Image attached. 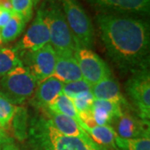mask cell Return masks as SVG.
<instances>
[{
    "label": "cell",
    "mask_w": 150,
    "mask_h": 150,
    "mask_svg": "<svg viewBox=\"0 0 150 150\" xmlns=\"http://www.w3.org/2000/svg\"><path fill=\"white\" fill-rule=\"evenodd\" d=\"M96 23L108 58L123 74L149 70V23L134 15L98 13Z\"/></svg>",
    "instance_id": "obj_1"
},
{
    "label": "cell",
    "mask_w": 150,
    "mask_h": 150,
    "mask_svg": "<svg viewBox=\"0 0 150 150\" xmlns=\"http://www.w3.org/2000/svg\"><path fill=\"white\" fill-rule=\"evenodd\" d=\"M29 136L31 150H108L93 141L65 136L45 118H38L33 123Z\"/></svg>",
    "instance_id": "obj_2"
},
{
    "label": "cell",
    "mask_w": 150,
    "mask_h": 150,
    "mask_svg": "<svg viewBox=\"0 0 150 150\" xmlns=\"http://www.w3.org/2000/svg\"><path fill=\"white\" fill-rule=\"evenodd\" d=\"M41 9L49 31L50 44L56 54H74L77 47L60 3L48 0Z\"/></svg>",
    "instance_id": "obj_3"
},
{
    "label": "cell",
    "mask_w": 150,
    "mask_h": 150,
    "mask_svg": "<svg viewBox=\"0 0 150 150\" xmlns=\"http://www.w3.org/2000/svg\"><path fill=\"white\" fill-rule=\"evenodd\" d=\"M77 48L91 49L94 29L89 16L78 0H59Z\"/></svg>",
    "instance_id": "obj_4"
},
{
    "label": "cell",
    "mask_w": 150,
    "mask_h": 150,
    "mask_svg": "<svg viewBox=\"0 0 150 150\" xmlns=\"http://www.w3.org/2000/svg\"><path fill=\"white\" fill-rule=\"evenodd\" d=\"M36 84L37 81L30 70L22 64L8 72L1 80L4 96L11 103H23L32 97Z\"/></svg>",
    "instance_id": "obj_5"
},
{
    "label": "cell",
    "mask_w": 150,
    "mask_h": 150,
    "mask_svg": "<svg viewBox=\"0 0 150 150\" xmlns=\"http://www.w3.org/2000/svg\"><path fill=\"white\" fill-rule=\"evenodd\" d=\"M125 90L136 115L150 123L149 71L146 70L131 75L125 84Z\"/></svg>",
    "instance_id": "obj_6"
},
{
    "label": "cell",
    "mask_w": 150,
    "mask_h": 150,
    "mask_svg": "<svg viewBox=\"0 0 150 150\" xmlns=\"http://www.w3.org/2000/svg\"><path fill=\"white\" fill-rule=\"evenodd\" d=\"M74 57L80 69L83 79L91 86L112 76L107 64L92 49L77 48Z\"/></svg>",
    "instance_id": "obj_7"
},
{
    "label": "cell",
    "mask_w": 150,
    "mask_h": 150,
    "mask_svg": "<svg viewBox=\"0 0 150 150\" xmlns=\"http://www.w3.org/2000/svg\"><path fill=\"white\" fill-rule=\"evenodd\" d=\"M98 13L147 16L150 0H86Z\"/></svg>",
    "instance_id": "obj_8"
},
{
    "label": "cell",
    "mask_w": 150,
    "mask_h": 150,
    "mask_svg": "<svg viewBox=\"0 0 150 150\" xmlns=\"http://www.w3.org/2000/svg\"><path fill=\"white\" fill-rule=\"evenodd\" d=\"M130 106L123 107L122 112L112 119L109 126L118 137L123 139H150V123L129 112Z\"/></svg>",
    "instance_id": "obj_9"
},
{
    "label": "cell",
    "mask_w": 150,
    "mask_h": 150,
    "mask_svg": "<svg viewBox=\"0 0 150 150\" xmlns=\"http://www.w3.org/2000/svg\"><path fill=\"white\" fill-rule=\"evenodd\" d=\"M28 64L37 83L53 76L56 64V52L50 43L33 52H29Z\"/></svg>",
    "instance_id": "obj_10"
},
{
    "label": "cell",
    "mask_w": 150,
    "mask_h": 150,
    "mask_svg": "<svg viewBox=\"0 0 150 150\" xmlns=\"http://www.w3.org/2000/svg\"><path fill=\"white\" fill-rule=\"evenodd\" d=\"M49 42L50 36L48 26L43 19V11L39 8L31 26L28 28L20 42L18 43L15 49L16 51L20 49L33 52L43 48Z\"/></svg>",
    "instance_id": "obj_11"
},
{
    "label": "cell",
    "mask_w": 150,
    "mask_h": 150,
    "mask_svg": "<svg viewBox=\"0 0 150 150\" xmlns=\"http://www.w3.org/2000/svg\"><path fill=\"white\" fill-rule=\"evenodd\" d=\"M53 76L64 83L83 79L74 54H56V64Z\"/></svg>",
    "instance_id": "obj_12"
},
{
    "label": "cell",
    "mask_w": 150,
    "mask_h": 150,
    "mask_svg": "<svg viewBox=\"0 0 150 150\" xmlns=\"http://www.w3.org/2000/svg\"><path fill=\"white\" fill-rule=\"evenodd\" d=\"M90 92L94 99L115 103L122 107L129 105L120 91L118 82L112 78V76L106 78L96 84L91 86Z\"/></svg>",
    "instance_id": "obj_13"
},
{
    "label": "cell",
    "mask_w": 150,
    "mask_h": 150,
    "mask_svg": "<svg viewBox=\"0 0 150 150\" xmlns=\"http://www.w3.org/2000/svg\"><path fill=\"white\" fill-rule=\"evenodd\" d=\"M43 110L45 114H47L48 120L52 123V125L62 134L69 137L80 138L89 142L93 141L88 134L81 128L79 123L74 118L59 113H55L47 108Z\"/></svg>",
    "instance_id": "obj_14"
},
{
    "label": "cell",
    "mask_w": 150,
    "mask_h": 150,
    "mask_svg": "<svg viewBox=\"0 0 150 150\" xmlns=\"http://www.w3.org/2000/svg\"><path fill=\"white\" fill-rule=\"evenodd\" d=\"M64 83L51 76L42 82L38 83L35 98L34 104L38 108L45 109L51 104L58 97L62 94Z\"/></svg>",
    "instance_id": "obj_15"
},
{
    "label": "cell",
    "mask_w": 150,
    "mask_h": 150,
    "mask_svg": "<svg viewBox=\"0 0 150 150\" xmlns=\"http://www.w3.org/2000/svg\"><path fill=\"white\" fill-rule=\"evenodd\" d=\"M122 110L123 107L115 103L94 99L91 107L92 118L95 125H110L112 119L118 116Z\"/></svg>",
    "instance_id": "obj_16"
},
{
    "label": "cell",
    "mask_w": 150,
    "mask_h": 150,
    "mask_svg": "<svg viewBox=\"0 0 150 150\" xmlns=\"http://www.w3.org/2000/svg\"><path fill=\"white\" fill-rule=\"evenodd\" d=\"M79 125L96 144L108 150H115V139L118 136L109 125H96L88 127L80 122Z\"/></svg>",
    "instance_id": "obj_17"
},
{
    "label": "cell",
    "mask_w": 150,
    "mask_h": 150,
    "mask_svg": "<svg viewBox=\"0 0 150 150\" xmlns=\"http://www.w3.org/2000/svg\"><path fill=\"white\" fill-rule=\"evenodd\" d=\"M47 109L55 113H59L74 118L78 123L82 122L72 99L63 93L60 94L51 104H49Z\"/></svg>",
    "instance_id": "obj_18"
},
{
    "label": "cell",
    "mask_w": 150,
    "mask_h": 150,
    "mask_svg": "<svg viewBox=\"0 0 150 150\" xmlns=\"http://www.w3.org/2000/svg\"><path fill=\"white\" fill-rule=\"evenodd\" d=\"M25 22L21 17L16 13H13L8 23L1 30L2 42L8 43L16 39L25 27Z\"/></svg>",
    "instance_id": "obj_19"
},
{
    "label": "cell",
    "mask_w": 150,
    "mask_h": 150,
    "mask_svg": "<svg viewBox=\"0 0 150 150\" xmlns=\"http://www.w3.org/2000/svg\"><path fill=\"white\" fill-rule=\"evenodd\" d=\"M21 64L15 48H0V77H4L11 70Z\"/></svg>",
    "instance_id": "obj_20"
},
{
    "label": "cell",
    "mask_w": 150,
    "mask_h": 150,
    "mask_svg": "<svg viewBox=\"0 0 150 150\" xmlns=\"http://www.w3.org/2000/svg\"><path fill=\"white\" fill-rule=\"evenodd\" d=\"M115 150H150V139H123L117 136Z\"/></svg>",
    "instance_id": "obj_21"
},
{
    "label": "cell",
    "mask_w": 150,
    "mask_h": 150,
    "mask_svg": "<svg viewBox=\"0 0 150 150\" xmlns=\"http://www.w3.org/2000/svg\"><path fill=\"white\" fill-rule=\"evenodd\" d=\"M17 107L4 95L0 94V127L8 129L15 115Z\"/></svg>",
    "instance_id": "obj_22"
},
{
    "label": "cell",
    "mask_w": 150,
    "mask_h": 150,
    "mask_svg": "<svg viewBox=\"0 0 150 150\" xmlns=\"http://www.w3.org/2000/svg\"><path fill=\"white\" fill-rule=\"evenodd\" d=\"M90 89H91V85L88 84L85 80L81 79V80L64 83L62 93L72 99L81 93L90 92Z\"/></svg>",
    "instance_id": "obj_23"
},
{
    "label": "cell",
    "mask_w": 150,
    "mask_h": 150,
    "mask_svg": "<svg viewBox=\"0 0 150 150\" xmlns=\"http://www.w3.org/2000/svg\"><path fill=\"white\" fill-rule=\"evenodd\" d=\"M13 13L20 16L25 23L28 22L33 16V0H11Z\"/></svg>",
    "instance_id": "obj_24"
},
{
    "label": "cell",
    "mask_w": 150,
    "mask_h": 150,
    "mask_svg": "<svg viewBox=\"0 0 150 150\" xmlns=\"http://www.w3.org/2000/svg\"><path fill=\"white\" fill-rule=\"evenodd\" d=\"M93 100L94 98L92 95L91 92H86L72 98V101L74 103V105L77 112H79V117L81 115L88 113L91 111V107Z\"/></svg>",
    "instance_id": "obj_25"
},
{
    "label": "cell",
    "mask_w": 150,
    "mask_h": 150,
    "mask_svg": "<svg viewBox=\"0 0 150 150\" xmlns=\"http://www.w3.org/2000/svg\"><path fill=\"white\" fill-rule=\"evenodd\" d=\"M26 112L23 108H17L15 115L13 119H14V129L16 132V135H18L19 138H23L25 135V127L23 126V123L25 124V120H26Z\"/></svg>",
    "instance_id": "obj_26"
},
{
    "label": "cell",
    "mask_w": 150,
    "mask_h": 150,
    "mask_svg": "<svg viewBox=\"0 0 150 150\" xmlns=\"http://www.w3.org/2000/svg\"><path fill=\"white\" fill-rule=\"evenodd\" d=\"M14 13L0 8V28L2 29L10 20Z\"/></svg>",
    "instance_id": "obj_27"
},
{
    "label": "cell",
    "mask_w": 150,
    "mask_h": 150,
    "mask_svg": "<svg viewBox=\"0 0 150 150\" xmlns=\"http://www.w3.org/2000/svg\"><path fill=\"white\" fill-rule=\"evenodd\" d=\"M0 8L6 9V10L13 12L11 0H0Z\"/></svg>",
    "instance_id": "obj_28"
},
{
    "label": "cell",
    "mask_w": 150,
    "mask_h": 150,
    "mask_svg": "<svg viewBox=\"0 0 150 150\" xmlns=\"http://www.w3.org/2000/svg\"><path fill=\"white\" fill-rule=\"evenodd\" d=\"M10 142H13V140L11 139L4 132V130L0 131V148L6 144H8V143H10Z\"/></svg>",
    "instance_id": "obj_29"
},
{
    "label": "cell",
    "mask_w": 150,
    "mask_h": 150,
    "mask_svg": "<svg viewBox=\"0 0 150 150\" xmlns=\"http://www.w3.org/2000/svg\"><path fill=\"white\" fill-rule=\"evenodd\" d=\"M0 150H19V149L13 144V142L8 143L0 148Z\"/></svg>",
    "instance_id": "obj_30"
},
{
    "label": "cell",
    "mask_w": 150,
    "mask_h": 150,
    "mask_svg": "<svg viewBox=\"0 0 150 150\" xmlns=\"http://www.w3.org/2000/svg\"><path fill=\"white\" fill-rule=\"evenodd\" d=\"M39 1H40V0H33V4H38V3L39 2Z\"/></svg>",
    "instance_id": "obj_31"
},
{
    "label": "cell",
    "mask_w": 150,
    "mask_h": 150,
    "mask_svg": "<svg viewBox=\"0 0 150 150\" xmlns=\"http://www.w3.org/2000/svg\"><path fill=\"white\" fill-rule=\"evenodd\" d=\"M2 43V38H1V34H0V44Z\"/></svg>",
    "instance_id": "obj_32"
}]
</instances>
